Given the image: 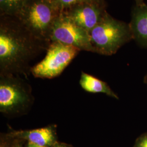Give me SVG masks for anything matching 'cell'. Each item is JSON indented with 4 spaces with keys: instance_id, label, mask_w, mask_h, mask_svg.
Listing matches in <instances>:
<instances>
[{
    "instance_id": "cell-5",
    "label": "cell",
    "mask_w": 147,
    "mask_h": 147,
    "mask_svg": "<svg viewBox=\"0 0 147 147\" xmlns=\"http://www.w3.org/2000/svg\"><path fill=\"white\" fill-rule=\"evenodd\" d=\"M50 41L71 45L80 51L95 53L89 32L76 25L63 11L59 13L53 24Z\"/></svg>"
},
{
    "instance_id": "cell-10",
    "label": "cell",
    "mask_w": 147,
    "mask_h": 147,
    "mask_svg": "<svg viewBox=\"0 0 147 147\" xmlns=\"http://www.w3.org/2000/svg\"><path fill=\"white\" fill-rule=\"evenodd\" d=\"M80 84L84 90L93 93H104L111 97L118 99L117 95L111 90L106 83L94 76L82 73Z\"/></svg>"
},
{
    "instance_id": "cell-8",
    "label": "cell",
    "mask_w": 147,
    "mask_h": 147,
    "mask_svg": "<svg viewBox=\"0 0 147 147\" xmlns=\"http://www.w3.org/2000/svg\"><path fill=\"white\" fill-rule=\"evenodd\" d=\"M133 39L147 47V5L144 2L136 4L132 9L131 20L129 24Z\"/></svg>"
},
{
    "instance_id": "cell-6",
    "label": "cell",
    "mask_w": 147,
    "mask_h": 147,
    "mask_svg": "<svg viewBox=\"0 0 147 147\" xmlns=\"http://www.w3.org/2000/svg\"><path fill=\"white\" fill-rule=\"evenodd\" d=\"M28 93L15 80L3 79L0 84V110L5 113H17L28 105Z\"/></svg>"
},
{
    "instance_id": "cell-4",
    "label": "cell",
    "mask_w": 147,
    "mask_h": 147,
    "mask_svg": "<svg viewBox=\"0 0 147 147\" xmlns=\"http://www.w3.org/2000/svg\"><path fill=\"white\" fill-rule=\"evenodd\" d=\"M80 50L57 42L50 44L45 58L32 68V73L39 78L52 79L59 75Z\"/></svg>"
},
{
    "instance_id": "cell-14",
    "label": "cell",
    "mask_w": 147,
    "mask_h": 147,
    "mask_svg": "<svg viewBox=\"0 0 147 147\" xmlns=\"http://www.w3.org/2000/svg\"><path fill=\"white\" fill-rule=\"evenodd\" d=\"M27 147H42V146H38L36 145L35 144H33V143H32L30 142H28V145Z\"/></svg>"
},
{
    "instance_id": "cell-2",
    "label": "cell",
    "mask_w": 147,
    "mask_h": 147,
    "mask_svg": "<svg viewBox=\"0 0 147 147\" xmlns=\"http://www.w3.org/2000/svg\"><path fill=\"white\" fill-rule=\"evenodd\" d=\"M95 53L112 55L133 39L129 24L115 19L107 13L89 33Z\"/></svg>"
},
{
    "instance_id": "cell-7",
    "label": "cell",
    "mask_w": 147,
    "mask_h": 147,
    "mask_svg": "<svg viewBox=\"0 0 147 147\" xmlns=\"http://www.w3.org/2000/svg\"><path fill=\"white\" fill-rule=\"evenodd\" d=\"M106 6V3L84 2L63 12L76 25L90 33L108 13Z\"/></svg>"
},
{
    "instance_id": "cell-13",
    "label": "cell",
    "mask_w": 147,
    "mask_h": 147,
    "mask_svg": "<svg viewBox=\"0 0 147 147\" xmlns=\"http://www.w3.org/2000/svg\"><path fill=\"white\" fill-rule=\"evenodd\" d=\"M137 147H147V136L142 138L138 143Z\"/></svg>"
},
{
    "instance_id": "cell-11",
    "label": "cell",
    "mask_w": 147,
    "mask_h": 147,
    "mask_svg": "<svg viewBox=\"0 0 147 147\" xmlns=\"http://www.w3.org/2000/svg\"><path fill=\"white\" fill-rule=\"evenodd\" d=\"M26 1L27 0H0L1 16H17Z\"/></svg>"
},
{
    "instance_id": "cell-12",
    "label": "cell",
    "mask_w": 147,
    "mask_h": 147,
    "mask_svg": "<svg viewBox=\"0 0 147 147\" xmlns=\"http://www.w3.org/2000/svg\"><path fill=\"white\" fill-rule=\"evenodd\" d=\"M56 10L59 12L68 9L69 8L79 3L84 2L105 3V0H50Z\"/></svg>"
},
{
    "instance_id": "cell-1",
    "label": "cell",
    "mask_w": 147,
    "mask_h": 147,
    "mask_svg": "<svg viewBox=\"0 0 147 147\" xmlns=\"http://www.w3.org/2000/svg\"><path fill=\"white\" fill-rule=\"evenodd\" d=\"M51 43V42H50ZM50 42L33 36L14 16L0 18V67L3 75L25 71Z\"/></svg>"
},
{
    "instance_id": "cell-17",
    "label": "cell",
    "mask_w": 147,
    "mask_h": 147,
    "mask_svg": "<svg viewBox=\"0 0 147 147\" xmlns=\"http://www.w3.org/2000/svg\"><path fill=\"white\" fill-rule=\"evenodd\" d=\"M21 147L20 146H14V147Z\"/></svg>"
},
{
    "instance_id": "cell-9",
    "label": "cell",
    "mask_w": 147,
    "mask_h": 147,
    "mask_svg": "<svg viewBox=\"0 0 147 147\" xmlns=\"http://www.w3.org/2000/svg\"><path fill=\"white\" fill-rule=\"evenodd\" d=\"M11 137L25 139L28 142L42 147H50L55 144V135L51 127H45L29 131L13 132Z\"/></svg>"
},
{
    "instance_id": "cell-3",
    "label": "cell",
    "mask_w": 147,
    "mask_h": 147,
    "mask_svg": "<svg viewBox=\"0 0 147 147\" xmlns=\"http://www.w3.org/2000/svg\"><path fill=\"white\" fill-rule=\"evenodd\" d=\"M59 13L50 0H27L16 18L33 36L50 43L53 25Z\"/></svg>"
},
{
    "instance_id": "cell-16",
    "label": "cell",
    "mask_w": 147,
    "mask_h": 147,
    "mask_svg": "<svg viewBox=\"0 0 147 147\" xmlns=\"http://www.w3.org/2000/svg\"><path fill=\"white\" fill-rule=\"evenodd\" d=\"M135 1H136V3H137V4H138V3H141L144 2H143V0H135Z\"/></svg>"
},
{
    "instance_id": "cell-15",
    "label": "cell",
    "mask_w": 147,
    "mask_h": 147,
    "mask_svg": "<svg viewBox=\"0 0 147 147\" xmlns=\"http://www.w3.org/2000/svg\"><path fill=\"white\" fill-rule=\"evenodd\" d=\"M55 147H67L65 145L63 144H55Z\"/></svg>"
}]
</instances>
